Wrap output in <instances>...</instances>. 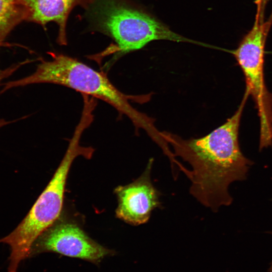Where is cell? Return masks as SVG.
Listing matches in <instances>:
<instances>
[{
	"mask_svg": "<svg viewBox=\"0 0 272 272\" xmlns=\"http://www.w3.org/2000/svg\"><path fill=\"white\" fill-rule=\"evenodd\" d=\"M25 9L26 21L42 26L54 22L58 26L57 41L66 43V25L72 10L77 6L89 9L95 0H22Z\"/></svg>",
	"mask_w": 272,
	"mask_h": 272,
	"instance_id": "ba28073f",
	"label": "cell"
},
{
	"mask_svg": "<svg viewBox=\"0 0 272 272\" xmlns=\"http://www.w3.org/2000/svg\"><path fill=\"white\" fill-rule=\"evenodd\" d=\"M50 55L51 59L42 60L32 74L6 83L4 89L40 83L61 85L102 100L131 119H136V113L127 96L113 85L105 74L71 56L55 53Z\"/></svg>",
	"mask_w": 272,
	"mask_h": 272,
	"instance_id": "277c9868",
	"label": "cell"
},
{
	"mask_svg": "<svg viewBox=\"0 0 272 272\" xmlns=\"http://www.w3.org/2000/svg\"><path fill=\"white\" fill-rule=\"evenodd\" d=\"M270 233L272 234V232ZM268 272H272V261L269 263V267L268 268Z\"/></svg>",
	"mask_w": 272,
	"mask_h": 272,
	"instance_id": "7c38bea8",
	"label": "cell"
},
{
	"mask_svg": "<svg viewBox=\"0 0 272 272\" xmlns=\"http://www.w3.org/2000/svg\"><path fill=\"white\" fill-rule=\"evenodd\" d=\"M270 17V18H272V12H271V15H270V17Z\"/></svg>",
	"mask_w": 272,
	"mask_h": 272,
	"instance_id": "4fadbf2b",
	"label": "cell"
},
{
	"mask_svg": "<svg viewBox=\"0 0 272 272\" xmlns=\"http://www.w3.org/2000/svg\"><path fill=\"white\" fill-rule=\"evenodd\" d=\"M45 252H54L97 265L106 256L115 253L90 238L75 222L59 218L35 241L29 258Z\"/></svg>",
	"mask_w": 272,
	"mask_h": 272,
	"instance_id": "8992f818",
	"label": "cell"
},
{
	"mask_svg": "<svg viewBox=\"0 0 272 272\" xmlns=\"http://www.w3.org/2000/svg\"><path fill=\"white\" fill-rule=\"evenodd\" d=\"M89 126L86 120H80L65 155L47 185L22 222L11 233L0 238V243L10 247L8 272H17L21 261L29 257L35 241L59 218L67 175L74 160L80 156L90 159L95 151L91 147L80 144L81 135Z\"/></svg>",
	"mask_w": 272,
	"mask_h": 272,
	"instance_id": "7a4b0ae2",
	"label": "cell"
},
{
	"mask_svg": "<svg viewBox=\"0 0 272 272\" xmlns=\"http://www.w3.org/2000/svg\"><path fill=\"white\" fill-rule=\"evenodd\" d=\"M95 28L111 37L115 57L160 40L203 43L172 31L151 13L127 0H95L89 8Z\"/></svg>",
	"mask_w": 272,
	"mask_h": 272,
	"instance_id": "3957f363",
	"label": "cell"
},
{
	"mask_svg": "<svg viewBox=\"0 0 272 272\" xmlns=\"http://www.w3.org/2000/svg\"><path fill=\"white\" fill-rule=\"evenodd\" d=\"M16 71V67L12 65L9 68L6 69L3 71H0V84L2 80L8 78L9 76L11 75L14 72ZM2 92H0L1 94ZM11 123V121H7L4 119H0V128Z\"/></svg>",
	"mask_w": 272,
	"mask_h": 272,
	"instance_id": "30bf717a",
	"label": "cell"
},
{
	"mask_svg": "<svg viewBox=\"0 0 272 272\" xmlns=\"http://www.w3.org/2000/svg\"><path fill=\"white\" fill-rule=\"evenodd\" d=\"M153 162V158H151L139 177L114 189L118 201L116 216L129 225L139 226L147 223L152 212L161 206V193L151 178Z\"/></svg>",
	"mask_w": 272,
	"mask_h": 272,
	"instance_id": "52a82bcc",
	"label": "cell"
},
{
	"mask_svg": "<svg viewBox=\"0 0 272 272\" xmlns=\"http://www.w3.org/2000/svg\"><path fill=\"white\" fill-rule=\"evenodd\" d=\"M249 95L246 89L234 114L209 134L188 140L169 138L174 156L191 166L186 175L191 182L190 194L215 212L232 203L230 184L245 180L253 164L242 153L238 141L241 116Z\"/></svg>",
	"mask_w": 272,
	"mask_h": 272,
	"instance_id": "6da1fadb",
	"label": "cell"
},
{
	"mask_svg": "<svg viewBox=\"0 0 272 272\" xmlns=\"http://www.w3.org/2000/svg\"><path fill=\"white\" fill-rule=\"evenodd\" d=\"M271 25V19L265 21L264 15L256 13L251 29L233 52L257 110L260 150L272 146V94L267 90L264 76V47Z\"/></svg>",
	"mask_w": 272,
	"mask_h": 272,
	"instance_id": "5b68a950",
	"label": "cell"
},
{
	"mask_svg": "<svg viewBox=\"0 0 272 272\" xmlns=\"http://www.w3.org/2000/svg\"><path fill=\"white\" fill-rule=\"evenodd\" d=\"M267 0H255L256 12L264 13V9Z\"/></svg>",
	"mask_w": 272,
	"mask_h": 272,
	"instance_id": "8fae6325",
	"label": "cell"
},
{
	"mask_svg": "<svg viewBox=\"0 0 272 272\" xmlns=\"http://www.w3.org/2000/svg\"><path fill=\"white\" fill-rule=\"evenodd\" d=\"M26 15L22 0H0V46L11 31Z\"/></svg>",
	"mask_w": 272,
	"mask_h": 272,
	"instance_id": "9c48e42d",
	"label": "cell"
}]
</instances>
